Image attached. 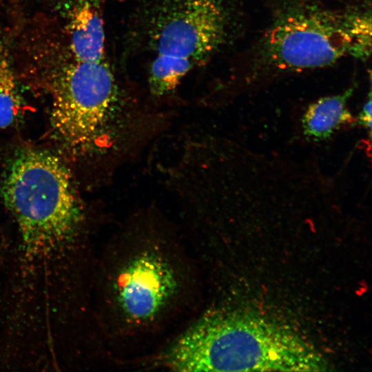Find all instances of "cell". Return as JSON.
I'll return each mask as SVG.
<instances>
[{"label": "cell", "mask_w": 372, "mask_h": 372, "mask_svg": "<svg viewBox=\"0 0 372 372\" xmlns=\"http://www.w3.org/2000/svg\"><path fill=\"white\" fill-rule=\"evenodd\" d=\"M1 194L15 227L3 254L14 271L52 278L94 251L87 214L70 169L57 155L32 148L18 152L6 170Z\"/></svg>", "instance_id": "cell-3"}, {"label": "cell", "mask_w": 372, "mask_h": 372, "mask_svg": "<svg viewBox=\"0 0 372 372\" xmlns=\"http://www.w3.org/2000/svg\"><path fill=\"white\" fill-rule=\"evenodd\" d=\"M240 0H134L117 66L130 83L143 81L152 99L174 97L204 76L240 36Z\"/></svg>", "instance_id": "cell-2"}, {"label": "cell", "mask_w": 372, "mask_h": 372, "mask_svg": "<svg viewBox=\"0 0 372 372\" xmlns=\"http://www.w3.org/2000/svg\"><path fill=\"white\" fill-rule=\"evenodd\" d=\"M371 52L370 1L282 0L267 25L229 68V81L262 82Z\"/></svg>", "instance_id": "cell-5"}, {"label": "cell", "mask_w": 372, "mask_h": 372, "mask_svg": "<svg viewBox=\"0 0 372 372\" xmlns=\"http://www.w3.org/2000/svg\"><path fill=\"white\" fill-rule=\"evenodd\" d=\"M21 107L22 101L8 50L0 44V129L12 125Z\"/></svg>", "instance_id": "cell-8"}, {"label": "cell", "mask_w": 372, "mask_h": 372, "mask_svg": "<svg viewBox=\"0 0 372 372\" xmlns=\"http://www.w3.org/2000/svg\"><path fill=\"white\" fill-rule=\"evenodd\" d=\"M354 87L319 99L307 108L302 119L304 133L315 140L327 139L335 130L355 120L347 108Z\"/></svg>", "instance_id": "cell-7"}, {"label": "cell", "mask_w": 372, "mask_h": 372, "mask_svg": "<svg viewBox=\"0 0 372 372\" xmlns=\"http://www.w3.org/2000/svg\"><path fill=\"white\" fill-rule=\"evenodd\" d=\"M52 137L69 154L87 157L121 152L129 136L136 92L114 58L69 61L47 75Z\"/></svg>", "instance_id": "cell-6"}, {"label": "cell", "mask_w": 372, "mask_h": 372, "mask_svg": "<svg viewBox=\"0 0 372 372\" xmlns=\"http://www.w3.org/2000/svg\"><path fill=\"white\" fill-rule=\"evenodd\" d=\"M205 282L183 235L164 219H130L98 253L94 319L118 366L158 347L204 304Z\"/></svg>", "instance_id": "cell-1"}, {"label": "cell", "mask_w": 372, "mask_h": 372, "mask_svg": "<svg viewBox=\"0 0 372 372\" xmlns=\"http://www.w3.org/2000/svg\"><path fill=\"white\" fill-rule=\"evenodd\" d=\"M371 92H369L368 99L363 105L361 112L357 118L358 124L364 126L369 131L371 130Z\"/></svg>", "instance_id": "cell-9"}, {"label": "cell", "mask_w": 372, "mask_h": 372, "mask_svg": "<svg viewBox=\"0 0 372 372\" xmlns=\"http://www.w3.org/2000/svg\"><path fill=\"white\" fill-rule=\"evenodd\" d=\"M141 370L318 371L322 356L289 326L229 300H205L198 314L138 362Z\"/></svg>", "instance_id": "cell-4"}]
</instances>
